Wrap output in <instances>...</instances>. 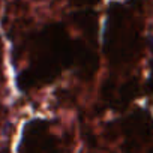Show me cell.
<instances>
[{"label":"cell","mask_w":153,"mask_h":153,"mask_svg":"<svg viewBox=\"0 0 153 153\" xmlns=\"http://www.w3.org/2000/svg\"><path fill=\"white\" fill-rule=\"evenodd\" d=\"M75 2H78V3H93V2H96V0H75Z\"/></svg>","instance_id":"1"}]
</instances>
